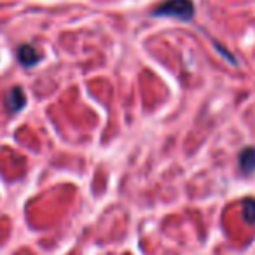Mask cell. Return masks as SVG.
Returning a JSON list of instances; mask_svg holds the SVG:
<instances>
[{"label": "cell", "mask_w": 255, "mask_h": 255, "mask_svg": "<svg viewBox=\"0 0 255 255\" xmlns=\"http://www.w3.org/2000/svg\"><path fill=\"white\" fill-rule=\"evenodd\" d=\"M154 16H168L189 21L194 16V4L192 0H164L163 4L154 9Z\"/></svg>", "instance_id": "obj_1"}, {"label": "cell", "mask_w": 255, "mask_h": 255, "mask_svg": "<svg viewBox=\"0 0 255 255\" xmlns=\"http://www.w3.org/2000/svg\"><path fill=\"white\" fill-rule=\"evenodd\" d=\"M26 105V96L21 88H12L5 96V109L9 114H18Z\"/></svg>", "instance_id": "obj_2"}, {"label": "cell", "mask_w": 255, "mask_h": 255, "mask_svg": "<svg viewBox=\"0 0 255 255\" xmlns=\"http://www.w3.org/2000/svg\"><path fill=\"white\" fill-rule=\"evenodd\" d=\"M241 208H243V219L248 224H255V199L245 198L241 201Z\"/></svg>", "instance_id": "obj_5"}, {"label": "cell", "mask_w": 255, "mask_h": 255, "mask_svg": "<svg viewBox=\"0 0 255 255\" xmlns=\"http://www.w3.org/2000/svg\"><path fill=\"white\" fill-rule=\"evenodd\" d=\"M240 170L243 175H252L255 171V149L247 147L240 154Z\"/></svg>", "instance_id": "obj_4"}, {"label": "cell", "mask_w": 255, "mask_h": 255, "mask_svg": "<svg viewBox=\"0 0 255 255\" xmlns=\"http://www.w3.org/2000/svg\"><path fill=\"white\" fill-rule=\"evenodd\" d=\"M40 51L37 49L33 44H23V46H19L18 49V60L21 65H25V67H33V65H37L40 61Z\"/></svg>", "instance_id": "obj_3"}]
</instances>
